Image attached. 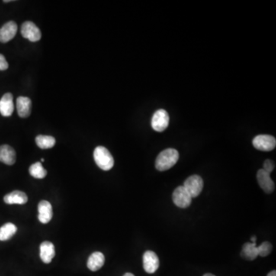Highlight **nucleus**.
<instances>
[{"mask_svg":"<svg viewBox=\"0 0 276 276\" xmlns=\"http://www.w3.org/2000/svg\"><path fill=\"white\" fill-rule=\"evenodd\" d=\"M178 151L169 148L163 151L159 154L156 159L155 167L159 171H166L173 168L179 160Z\"/></svg>","mask_w":276,"mask_h":276,"instance_id":"nucleus-1","label":"nucleus"},{"mask_svg":"<svg viewBox=\"0 0 276 276\" xmlns=\"http://www.w3.org/2000/svg\"><path fill=\"white\" fill-rule=\"evenodd\" d=\"M94 159L96 164L103 171H110L114 167V161L107 148L98 146L94 151Z\"/></svg>","mask_w":276,"mask_h":276,"instance_id":"nucleus-2","label":"nucleus"},{"mask_svg":"<svg viewBox=\"0 0 276 276\" xmlns=\"http://www.w3.org/2000/svg\"><path fill=\"white\" fill-rule=\"evenodd\" d=\"M184 188L190 193L192 198L198 197L203 188V179L198 175H192L186 180Z\"/></svg>","mask_w":276,"mask_h":276,"instance_id":"nucleus-3","label":"nucleus"},{"mask_svg":"<svg viewBox=\"0 0 276 276\" xmlns=\"http://www.w3.org/2000/svg\"><path fill=\"white\" fill-rule=\"evenodd\" d=\"M169 114L164 109L157 110L151 120V126L154 130L158 132H162L166 130L169 125Z\"/></svg>","mask_w":276,"mask_h":276,"instance_id":"nucleus-4","label":"nucleus"},{"mask_svg":"<svg viewBox=\"0 0 276 276\" xmlns=\"http://www.w3.org/2000/svg\"><path fill=\"white\" fill-rule=\"evenodd\" d=\"M252 145L258 151H271L275 148V138L271 135H258L252 141Z\"/></svg>","mask_w":276,"mask_h":276,"instance_id":"nucleus-5","label":"nucleus"},{"mask_svg":"<svg viewBox=\"0 0 276 276\" xmlns=\"http://www.w3.org/2000/svg\"><path fill=\"white\" fill-rule=\"evenodd\" d=\"M192 197L184 186L177 187L173 193V201L176 206L180 208L185 209L189 207L192 203Z\"/></svg>","mask_w":276,"mask_h":276,"instance_id":"nucleus-6","label":"nucleus"},{"mask_svg":"<svg viewBox=\"0 0 276 276\" xmlns=\"http://www.w3.org/2000/svg\"><path fill=\"white\" fill-rule=\"evenodd\" d=\"M21 34L25 39H29L33 43L38 42L42 38L40 30L33 22L30 21H26L23 23L21 28Z\"/></svg>","mask_w":276,"mask_h":276,"instance_id":"nucleus-7","label":"nucleus"},{"mask_svg":"<svg viewBox=\"0 0 276 276\" xmlns=\"http://www.w3.org/2000/svg\"><path fill=\"white\" fill-rule=\"evenodd\" d=\"M143 265L146 272L153 274L159 268L160 261L158 255L152 251H147L143 256Z\"/></svg>","mask_w":276,"mask_h":276,"instance_id":"nucleus-8","label":"nucleus"},{"mask_svg":"<svg viewBox=\"0 0 276 276\" xmlns=\"http://www.w3.org/2000/svg\"><path fill=\"white\" fill-rule=\"evenodd\" d=\"M257 181L258 185L267 194H270L274 190V184L271 180L270 174L265 172L263 169L258 170L257 172Z\"/></svg>","mask_w":276,"mask_h":276,"instance_id":"nucleus-9","label":"nucleus"},{"mask_svg":"<svg viewBox=\"0 0 276 276\" xmlns=\"http://www.w3.org/2000/svg\"><path fill=\"white\" fill-rule=\"evenodd\" d=\"M18 30V26L15 22L10 21L6 23L0 29V42L7 43L15 37Z\"/></svg>","mask_w":276,"mask_h":276,"instance_id":"nucleus-10","label":"nucleus"},{"mask_svg":"<svg viewBox=\"0 0 276 276\" xmlns=\"http://www.w3.org/2000/svg\"><path fill=\"white\" fill-rule=\"evenodd\" d=\"M39 211V220L43 224L49 223L52 218V206L49 202L42 200L38 206Z\"/></svg>","mask_w":276,"mask_h":276,"instance_id":"nucleus-11","label":"nucleus"},{"mask_svg":"<svg viewBox=\"0 0 276 276\" xmlns=\"http://www.w3.org/2000/svg\"><path fill=\"white\" fill-rule=\"evenodd\" d=\"M14 111L13 96L11 93H7L0 100V114L4 117H10Z\"/></svg>","mask_w":276,"mask_h":276,"instance_id":"nucleus-12","label":"nucleus"},{"mask_svg":"<svg viewBox=\"0 0 276 276\" xmlns=\"http://www.w3.org/2000/svg\"><path fill=\"white\" fill-rule=\"evenodd\" d=\"M17 160V154L15 150L9 145H2L0 146V162L7 164V165H13Z\"/></svg>","mask_w":276,"mask_h":276,"instance_id":"nucleus-13","label":"nucleus"},{"mask_svg":"<svg viewBox=\"0 0 276 276\" xmlns=\"http://www.w3.org/2000/svg\"><path fill=\"white\" fill-rule=\"evenodd\" d=\"M17 111L20 117L26 118L31 114L32 101L27 97L20 96L17 100Z\"/></svg>","mask_w":276,"mask_h":276,"instance_id":"nucleus-14","label":"nucleus"},{"mask_svg":"<svg viewBox=\"0 0 276 276\" xmlns=\"http://www.w3.org/2000/svg\"><path fill=\"white\" fill-rule=\"evenodd\" d=\"M55 249L53 243L51 242H43L40 245V258L46 264L50 263L55 257Z\"/></svg>","mask_w":276,"mask_h":276,"instance_id":"nucleus-15","label":"nucleus"},{"mask_svg":"<svg viewBox=\"0 0 276 276\" xmlns=\"http://www.w3.org/2000/svg\"><path fill=\"white\" fill-rule=\"evenodd\" d=\"M4 201L7 204H26L28 202V197L26 193L19 190L12 192L4 197Z\"/></svg>","mask_w":276,"mask_h":276,"instance_id":"nucleus-16","label":"nucleus"},{"mask_svg":"<svg viewBox=\"0 0 276 276\" xmlns=\"http://www.w3.org/2000/svg\"><path fill=\"white\" fill-rule=\"evenodd\" d=\"M104 261L105 258L104 254L100 252H95L91 254L88 258L87 266L91 271H98L104 265Z\"/></svg>","mask_w":276,"mask_h":276,"instance_id":"nucleus-17","label":"nucleus"},{"mask_svg":"<svg viewBox=\"0 0 276 276\" xmlns=\"http://www.w3.org/2000/svg\"><path fill=\"white\" fill-rule=\"evenodd\" d=\"M241 256L248 261H252L258 256V249H257L256 242H247L242 246Z\"/></svg>","mask_w":276,"mask_h":276,"instance_id":"nucleus-18","label":"nucleus"},{"mask_svg":"<svg viewBox=\"0 0 276 276\" xmlns=\"http://www.w3.org/2000/svg\"><path fill=\"white\" fill-rule=\"evenodd\" d=\"M17 232V227L15 225L11 223H6L0 228V240H9L15 235Z\"/></svg>","mask_w":276,"mask_h":276,"instance_id":"nucleus-19","label":"nucleus"},{"mask_svg":"<svg viewBox=\"0 0 276 276\" xmlns=\"http://www.w3.org/2000/svg\"><path fill=\"white\" fill-rule=\"evenodd\" d=\"M36 142L39 148L45 150L53 148L56 142L53 136H47V135H39L36 136Z\"/></svg>","mask_w":276,"mask_h":276,"instance_id":"nucleus-20","label":"nucleus"},{"mask_svg":"<svg viewBox=\"0 0 276 276\" xmlns=\"http://www.w3.org/2000/svg\"><path fill=\"white\" fill-rule=\"evenodd\" d=\"M30 174L32 177L37 179H43L47 175V171L41 162H36L30 168Z\"/></svg>","mask_w":276,"mask_h":276,"instance_id":"nucleus-21","label":"nucleus"},{"mask_svg":"<svg viewBox=\"0 0 276 276\" xmlns=\"http://www.w3.org/2000/svg\"><path fill=\"white\" fill-rule=\"evenodd\" d=\"M258 255L261 257H265L269 255L272 251V245L269 242H264L257 246Z\"/></svg>","mask_w":276,"mask_h":276,"instance_id":"nucleus-22","label":"nucleus"},{"mask_svg":"<svg viewBox=\"0 0 276 276\" xmlns=\"http://www.w3.org/2000/svg\"><path fill=\"white\" fill-rule=\"evenodd\" d=\"M274 168V163L271 160H266V161L264 162L263 168L262 169L265 171V172L268 173V174H271Z\"/></svg>","mask_w":276,"mask_h":276,"instance_id":"nucleus-23","label":"nucleus"},{"mask_svg":"<svg viewBox=\"0 0 276 276\" xmlns=\"http://www.w3.org/2000/svg\"><path fill=\"white\" fill-rule=\"evenodd\" d=\"M9 68V64L4 55L0 54V71L7 70Z\"/></svg>","mask_w":276,"mask_h":276,"instance_id":"nucleus-24","label":"nucleus"},{"mask_svg":"<svg viewBox=\"0 0 276 276\" xmlns=\"http://www.w3.org/2000/svg\"><path fill=\"white\" fill-rule=\"evenodd\" d=\"M267 276H276V271L275 270H273V271H270Z\"/></svg>","mask_w":276,"mask_h":276,"instance_id":"nucleus-25","label":"nucleus"},{"mask_svg":"<svg viewBox=\"0 0 276 276\" xmlns=\"http://www.w3.org/2000/svg\"><path fill=\"white\" fill-rule=\"evenodd\" d=\"M251 241H252V242H253V243H255V241H256V237H255V236H252V237L251 238Z\"/></svg>","mask_w":276,"mask_h":276,"instance_id":"nucleus-26","label":"nucleus"},{"mask_svg":"<svg viewBox=\"0 0 276 276\" xmlns=\"http://www.w3.org/2000/svg\"><path fill=\"white\" fill-rule=\"evenodd\" d=\"M123 276H134L132 273H126V274H123Z\"/></svg>","mask_w":276,"mask_h":276,"instance_id":"nucleus-27","label":"nucleus"},{"mask_svg":"<svg viewBox=\"0 0 276 276\" xmlns=\"http://www.w3.org/2000/svg\"><path fill=\"white\" fill-rule=\"evenodd\" d=\"M203 276H216L214 274H210V273H207V274H205Z\"/></svg>","mask_w":276,"mask_h":276,"instance_id":"nucleus-28","label":"nucleus"},{"mask_svg":"<svg viewBox=\"0 0 276 276\" xmlns=\"http://www.w3.org/2000/svg\"><path fill=\"white\" fill-rule=\"evenodd\" d=\"M44 161H45V160L43 159H43H41V161H42V162H44Z\"/></svg>","mask_w":276,"mask_h":276,"instance_id":"nucleus-29","label":"nucleus"}]
</instances>
